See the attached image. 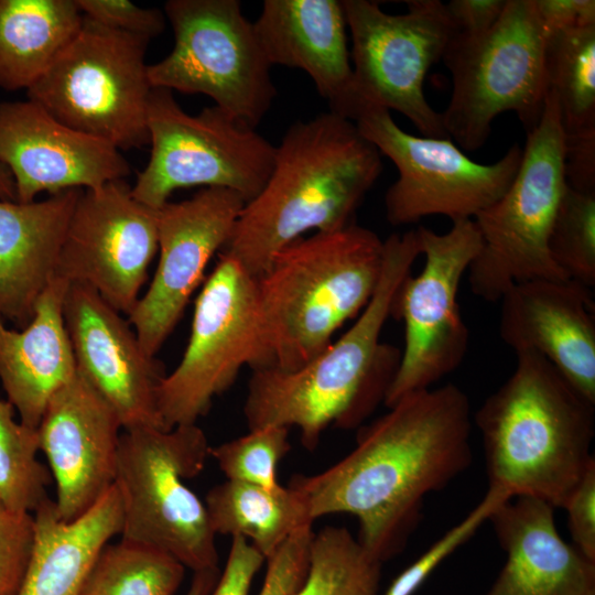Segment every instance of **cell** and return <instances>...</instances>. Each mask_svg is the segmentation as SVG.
I'll use <instances>...</instances> for the list:
<instances>
[{
	"mask_svg": "<svg viewBox=\"0 0 595 595\" xmlns=\"http://www.w3.org/2000/svg\"><path fill=\"white\" fill-rule=\"evenodd\" d=\"M388 409L360 428L349 454L290 483L305 497L313 520L355 516L357 539L380 562L403 550L425 496L472 463V408L456 385L405 394Z\"/></svg>",
	"mask_w": 595,
	"mask_h": 595,
	"instance_id": "cell-1",
	"label": "cell"
},
{
	"mask_svg": "<svg viewBox=\"0 0 595 595\" xmlns=\"http://www.w3.org/2000/svg\"><path fill=\"white\" fill-rule=\"evenodd\" d=\"M421 255L415 229L383 240L377 288L353 325L311 361L292 371L252 370L244 403L249 430L295 426L314 450L331 424L358 426L383 401L401 353L380 340L398 290Z\"/></svg>",
	"mask_w": 595,
	"mask_h": 595,
	"instance_id": "cell-2",
	"label": "cell"
},
{
	"mask_svg": "<svg viewBox=\"0 0 595 595\" xmlns=\"http://www.w3.org/2000/svg\"><path fill=\"white\" fill-rule=\"evenodd\" d=\"M382 171L381 154L354 121L331 111L288 128L262 190L242 207L221 249L258 278L305 232L353 216Z\"/></svg>",
	"mask_w": 595,
	"mask_h": 595,
	"instance_id": "cell-3",
	"label": "cell"
},
{
	"mask_svg": "<svg viewBox=\"0 0 595 595\" xmlns=\"http://www.w3.org/2000/svg\"><path fill=\"white\" fill-rule=\"evenodd\" d=\"M516 357L510 377L473 416L489 488L564 508L595 464V403L539 354Z\"/></svg>",
	"mask_w": 595,
	"mask_h": 595,
	"instance_id": "cell-4",
	"label": "cell"
},
{
	"mask_svg": "<svg viewBox=\"0 0 595 595\" xmlns=\"http://www.w3.org/2000/svg\"><path fill=\"white\" fill-rule=\"evenodd\" d=\"M383 262V240L355 224L301 237L257 278L262 328L272 366L296 370L370 301Z\"/></svg>",
	"mask_w": 595,
	"mask_h": 595,
	"instance_id": "cell-5",
	"label": "cell"
},
{
	"mask_svg": "<svg viewBox=\"0 0 595 595\" xmlns=\"http://www.w3.org/2000/svg\"><path fill=\"white\" fill-rule=\"evenodd\" d=\"M209 448L197 423L122 430L115 479L122 541L162 551L193 573L218 570L205 504L185 484L203 470Z\"/></svg>",
	"mask_w": 595,
	"mask_h": 595,
	"instance_id": "cell-6",
	"label": "cell"
},
{
	"mask_svg": "<svg viewBox=\"0 0 595 595\" xmlns=\"http://www.w3.org/2000/svg\"><path fill=\"white\" fill-rule=\"evenodd\" d=\"M565 133L559 105L548 90L543 113L527 131L518 171L502 196L474 223L482 247L467 273L472 292L498 302L513 284L569 280L551 258V228L566 190Z\"/></svg>",
	"mask_w": 595,
	"mask_h": 595,
	"instance_id": "cell-7",
	"label": "cell"
},
{
	"mask_svg": "<svg viewBox=\"0 0 595 595\" xmlns=\"http://www.w3.org/2000/svg\"><path fill=\"white\" fill-rule=\"evenodd\" d=\"M544 42L533 0H507L497 23L483 34L454 32L442 56L453 83L441 113L451 140L478 150L506 111L516 112L526 131L537 126L548 93Z\"/></svg>",
	"mask_w": 595,
	"mask_h": 595,
	"instance_id": "cell-8",
	"label": "cell"
},
{
	"mask_svg": "<svg viewBox=\"0 0 595 595\" xmlns=\"http://www.w3.org/2000/svg\"><path fill=\"white\" fill-rule=\"evenodd\" d=\"M148 43L84 17L74 39L26 90L28 99L119 150L148 144Z\"/></svg>",
	"mask_w": 595,
	"mask_h": 595,
	"instance_id": "cell-9",
	"label": "cell"
},
{
	"mask_svg": "<svg viewBox=\"0 0 595 595\" xmlns=\"http://www.w3.org/2000/svg\"><path fill=\"white\" fill-rule=\"evenodd\" d=\"M147 123L150 159L131 192L153 209L166 204L176 190L191 186L231 190L247 203L272 171L275 147L215 105L188 115L171 90L152 88Z\"/></svg>",
	"mask_w": 595,
	"mask_h": 595,
	"instance_id": "cell-10",
	"label": "cell"
},
{
	"mask_svg": "<svg viewBox=\"0 0 595 595\" xmlns=\"http://www.w3.org/2000/svg\"><path fill=\"white\" fill-rule=\"evenodd\" d=\"M272 366L258 300L257 278L220 251L196 298L187 346L158 389L166 430L196 424L213 399L226 391L242 367Z\"/></svg>",
	"mask_w": 595,
	"mask_h": 595,
	"instance_id": "cell-11",
	"label": "cell"
},
{
	"mask_svg": "<svg viewBox=\"0 0 595 595\" xmlns=\"http://www.w3.org/2000/svg\"><path fill=\"white\" fill-rule=\"evenodd\" d=\"M174 33L169 55L148 65L152 88L203 94L256 128L277 95L271 65L238 0H170Z\"/></svg>",
	"mask_w": 595,
	"mask_h": 595,
	"instance_id": "cell-12",
	"label": "cell"
},
{
	"mask_svg": "<svg viewBox=\"0 0 595 595\" xmlns=\"http://www.w3.org/2000/svg\"><path fill=\"white\" fill-rule=\"evenodd\" d=\"M353 50L351 99L347 119L378 106L405 116L423 137L448 138L442 117L424 96V79L455 29L439 0L407 1L408 12L390 14L377 2L343 0Z\"/></svg>",
	"mask_w": 595,
	"mask_h": 595,
	"instance_id": "cell-13",
	"label": "cell"
},
{
	"mask_svg": "<svg viewBox=\"0 0 595 595\" xmlns=\"http://www.w3.org/2000/svg\"><path fill=\"white\" fill-rule=\"evenodd\" d=\"M353 121L399 172L385 195L386 217L394 226L432 215L473 219L502 196L521 162L518 144L494 163L475 162L450 138L403 131L390 111L378 106L361 107Z\"/></svg>",
	"mask_w": 595,
	"mask_h": 595,
	"instance_id": "cell-14",
	"label": "cell"
},
{
	"mask_svg": "<svg viewBox=\"0 0 595 595\" xmlns=\"http://www.w3.org/2000/svg\"><path fill=\"white\" fill-rule=\"evenodd\" d=\"M424 266L400 285L391 315L404 325V347L383 403L430 389L464 360L469 332L457 295L463 277L482 247L473 219L452 221L444 234L418 227Z\"/></svg>",
	"mask_w": 595,
	"mask_h": 595,
	"instance_id": "cell-15",
	"label": "cell"
},
{
	"mask_svg": "<svg viewBox=\"0 0 595 595\" xmlns=\"http://www.w3.org/2000/svg\"><path fill=\"white\" fill-rule=\"evenodd\" d=\"M158 248V209L138 202L126 180L111 181L97 190H83L55 275L90 286L129 316Z\"/></svg>",
	"mask_w": 595,
	"mask_h": 595,
	"instance_id": "cell-16",
	"label": "cell"
},
{
	"mask_svg": "<svg viewBox=\"0 0 595 595\" xmlns=\"http://www.w3.org/2000/svg\"><path fill=\"white\" fill-rule=\"evenodd\" d=\"M245 204L231 190L205 187L158 209V267L128 316L148 355L155 356L173 332L209 260L226 246Z\"/></svg>",
	"mask_w": 595,
	"mask_h": 595,
	"instance_id": "cell-17",
	"label": "cell"
},
{
	"mask_svg": "<svg viewBox=\"0 0 595 595\" xmlns=\"http://www.w3.org/2000/svg\"><path fill=\"white\" fill-rule=\"evenodd\" d=\"M63 314L77 371L111 407L122 430H166L158 408L164 365L144 351L130 322L79 283H69Z\"/></svg>",
	"mask_w": 595,
	"mask_h": 595,
	"instance_id": "cell-18",
	"label": "cell"
},
{
	"mask_svg": "<svg viewBox=\"0 0 595 595\" xmlns=\"http://www.w3.org/2000/svg\"><path fill=\"white\" fill-rule=\"evenodd\" d=\"M0 162L20 203L43 192L97 190L131 173L119 149L67 127L30 99L0 104Z\"/></svg>",
	"mask_w": 595,
	"mask_h": 595,
	"instance_id": "cell-19",
	"label": "cell"
},
{
	"mask_svg": "<svg viewBox=\"0 0 595 595\" xmlns=\"http://www.w3.org/2000/svg\"><path fill=\"white\" fill-rule=\"evenodd\" d=\"M36 431L56 486V512L75 520L115 485L119 419L77 371L52 396Z\"/></svg>",
	"mask_w": 595,
	"mask_h": 595,
	"instance_id": "cell-20",
	"label": "cell"
},
{
	"mask_svg": "<svg viewBox=\"0 0 595 595\" xmlns=\"http://www.w3.org/2000/svg\"><path fill=\"white\" fill-rule=\"evenodd\" d=\"M500 302L499 335L515 354L545 358L595 403V303L591 289L572 280L513 284Z\"/></svg>",
	"mask_w": 595,
	"mask_h": 595,
	"instance_id": "cell-21",
	"label": "cell"
},
{
	"mask_svg": "<svg viewBox=\"0 0 595 595\" xmlns=\"http://www.w3.org/2000/svg\"><path fill=\"white\" fill-rule=\"evenodd\" d=\"M554 507L518 496L499 505L490 521L507 561L486 595H587L595 591V563L566 543Z\"/></svg>",
	"mask_w": 595,
	"mask_h": 595,
	"instance_id": "cell-22",
	"label": "cell"
},
{
	"mask_svg": "<svg viewBox=\"0 0 595 595\" xmlns=\"http://www.w3.org/2000/svg\"><path fill=\"white\" fill-rule=\"evenodd\" d=\"M253 26L271 66L304 71L329 111L347 119L353 67L342 1L264 0Z\"/></svg>",
	"mask_w": 595,
	"mask_h": 595,
	"instance_id": "cell-23",
	"label": "cell"
},
{
	"mask_svg": "<svg viewBox=\"0 0 595 595\" xmlns=\"http://www.w3.org/2000/svg\"><path fill=\"white\" fill-rule=\"evenodd\" d=\"M80 188L43 201L0 199V317L25 327L55 277L65 234Z\"/></svg>",
	"mask_w": 595,
	"mask_h": 595,
	"instance_id": "cell-24",
	"label": "cell"
},
{
	"mask_svg": "<svg viewBox=\"0 0 595 595\" xmlns=\"http://www.w3.org/2000/svg\"><path fill=\"white\" fill-rule=\"evenodd\" d=\"M69 283L55 275L22 331L0 317V381L20 421L37 429L52 396L77 372L63 306Z\"/></svg>",
	"mask_w": 595,
	"mask_h": 595,
	"instance_id": "cell-25",
	"label": "cell"
},
{
	"mask_svg": "<svg viewBox=\"0 0 595 595\" xmlns=\"http://www.w3.org/2000/svg\"><path fill=\"white\" fill-rule=\"evenodd\" d=\"M33 517L34 547L17 595H82L100 551L121 532L122 505L116 486L75 520H62L50 497Z\"/></svg>",
	"mask_w": 595,
	"mask_h": 595,
	"instance_id": "cell-26",
	"label": "cell"
},
{
	"mask_svg": "<svg viewBox=\"0 0 595 595\" xmlns=\"http://www.w3.org/2000/svg\"><path fill=\"white\" fill-rule=\"evenodd\" d=\"M75 0H0V88L29 89L79 31Z\"/></svg>",
	"mask_w": 595,
	"mask_h": 595,
	"instance_id": "cell-27",
	"label": "cell"
},
{
	"mask_svg": "<svg viewBox=\"0 0 595 595\" xmlns=\"http://www.w3.org/2000/svg\"><path fill=\"white\" fill-rule=\"evenodd\" d=\"M204 504L215 534L245 538L266 560L314 521L305 497L290 485L266 488L226 479L208 490Z\"/></svg>",
	"mask_w": 595,
	"mask_h": 595,
	"instance_id": "cell-28",
	"label": "cell"
},
{
	"mask_svg": "<svg viewBox=\"0 0 595 595\" xmlns=\"http://www.w3.org/2000/svg\"><path fill=\"white\" fill-rule=\"evenodd\" d=\"M544 71L565 137L595 133V25L547 36Z\"/></svg>",
	"mask_w": 595,
	"mask_h": 595,
	"instance_id": "cell-29",
	"label": "cell"
},
{
	"mask_svg": "<svg viewBox=\"0 0 595 595\" xmlns=\"http://www.w3.org/2000/svg\"><path fill=\"white\" fill-rule=\"evenodd\" d=\"M381 564L345 527L313 534L306 576L293 595H378Z\"/></svg>",
	"mask_w": 595,
	"mask_h": 595,
	"instance_id": "cell-30",
	"label": "cell"
},
{
	"mask_svg": "<svg viewBox=\"0 0 595 595\" xmlns=\"http://www.w3.org/2000/svg\"><path fill=\"white\" fill-rule=\"evenodd\" d=\"M184 572L171 555L120 540L100 551L82 595H174Z\"/></svg>",
	"mask_w": 595,
	"mask_h": 595,
	"instance_id": "cell-31",
	"label": "cell"
},
{
	"mask_svg": "<svg viewBox=\"0 0 595 595\" xmlns=\"http://www.w3.org/2000/svg\"><path fill=\"white\" fill-rule=\"evenodd\" d=\"M14 411L0 398V498L13 510L33 513L48 498L52 475L36 457V429L18 422Z\"/></svg>",
	"mask_w": 595,
	"mask_h": 595,
	"instance_id": "cell-32",
	"label": "cell"
},
{
	"mask_svg": "<svg viewBox=\"0 0 595 595\" xmlns=\"http://www.w3.org/2000/svg\"><path fill=\"white\" fill-rule=\"evenodd\" d=\"M549 251L569 280L587 289L595 286V193L566 186L551 228Z\"/></svg>",
	"mask_w": 595,
	"mask_h": 595,
	"instance_id": "cell-33",
	"label": "cell"
},
{
	"mask_svg": "<svg viewBox=\"0 0 595 595\" xmlns=\"http://www.w3.org/2000/svg\"><path fill=\"white\" fill-rule=\"evenodd\" d=\"M289 451L288 428L263 426L210 446L209 456L226 479L277 488V466Z\"/></svg>",
	"mask_w": 595,
	"mask_h": 595,
	"instance_id": "cell-34",
	"label": "cell"
},
{
	"mask_svg": "<svg viewBox=\"0 0 595 595\" xmlns=\"http://www.w3.org/2000/svg\"><path fill=\"white\" fill-rule=\"evenodd\" d=\"M509 498L511 497L504 491L488 488L478 505L399 574L385 595H412L432 571L454 550L467 541L488 520L493 511Z\"/></svg>",
	"mask_w": 595,
	"mask_h": 595,
	"instance_id": "cell-35",
	"label": "cell"
},
{
	"mask_svg": "<svg viewBox=\"0 0 595 595\" xmlns=\"http://www.w3.org/2000/svg\"><path fill=\"white\" fill-rule=\"evenodd\" d=\"M34 539L33 513L13 510L0 498V595H17Z\"/></svg>",
	"mask_w": 595,
	"mask_h": 595,
	"instance_id": "cell-36",
	"label": "cell"
},
{
	"mask_svg": "<svg viewBox=\"0 0 595 595\" xmlns=\"http://www.w3.org/2000/svg\"><path fill=\"white\" fill-rule=\"evenodd\" d=\"M313 534L312 526L296 531L266 560V576L258 595H293L296 592L306 576Z\"/></svg>",
	"mask_w": 595,
	"mask_h": 595,
	"instance_id": "cell-37",
	"label": "cell"
},
{
	"mask_svg": "<svg viewBox=\"0 0 595 595\" xmlns=\"http://www.w3.org/2000/svg\"><path fill=\"white\" fill-rule=\"evenodd\" d=\"M83 15L107 28L151 40L165 29V14L128 0H75Z\"/></svg>",
	"mask_w": 595,
	"mask_h": 595,
	"instance_id": "cell-38",
	"label": "cell"
},
{
	"mask_svg": "<svg viewBox=\"0 0 595 595\" xmlns=\"http://www.w3.org/2000/svg\"><path fill=\"white\" fill-rule=\"evenodd\" d=\"M564 509L574 547L588 561L595 563V464L574 489Z\"/></svg>",
	"mask_w": 595,
	"mask_h": 595,
	"instance_id": "cell-39",
	"label": "cell"
},
{
	"mask_svg": "<svg viewBox=\"0 0 595 595\" xmlns=\"http://www.w3.org/2000/svg\"><path fill=\"white\" fill-rule=\"evenodd\" d=\"M264 561L245 538L232 537L225 567L208 595H249L252 580Z\"/></svg>",
	"mask_w": 595,
	"mask_h": 595,
	"instance_id": "cell-40",
	"label": "cell"
},
{
	"mask_svg": "<svg viewBox=\"0 0 595 595\" xmlns=\"http://www.w3.org/2000/svg\"><path fill=\"white\" fill-rule=\"evenodd\" d=\"M544 37L595 25L594 0H533Z\"/></svg>",
	"mask_w": 595,
	"mask_h": 595,
	"instance_id": "cell-41",
	"label": "cell"
},
{
	"mask_svg": "<svg viewBox=\"0 0 595 595\" xmlns=\"http://www.w3.org/2000/svg\"><path fill=\"white\" fill-rule=\"evenodd\" d=\"M507 0H452L445 9L455 29L464 35H479L499 20Z\"/></svg>",
	"mask_w": 595,
	"mask_h": 595,
	"instance_id": "cell-42",
	"label": "cell"
},
{
	"mask_svg": "<svg viewBox=\"0 0 595 595\" xmlns=\"http://www.w3.org/2000/svg\"><path fill=\"white\" fill-rule=\"evenodd\" d=\"M564 172L567 186L595 193V133L565 137Z\"/></svg>",
	"mask_w": 595,
	"mask_h": 595,
	"instance_id": "cell-43",
	"label": "cell"
},
{
	"mask_svg": "<svg viewBox=\"0 0 595 595\" xmlns=\"http://www.w3.org/2000/svg\"><path fill=\"white\" fill-rule=\"evenodd\" d=\"M219 576V570L194 573L185 595H208Z\"/></svg>",
	"mask_w": 595,
	"mask_h": 595,
	"instance_id": "cell-44",
	"label": "cell"
},
{
	"mask_svg": "<svg viewBox=\"0 0 595 595\" xmlns=\"http://www.w3.org/2000/svg\"><path fill=\"white\" fill-rule=\"evenodd\" d=\"M0 199L18 202L14 181L9 170L0 162Z\"/></svg>",
	"mask_w": 595,
	"mask_h": 595,
	"instance_id": "cell-45",
	"label": "cell"
},
{
	"mask_svg": "<svg viewBox=\"0 0 595 595\" xmlns=\"http://www.w3.org/2000/svg\"><path fill=\"white\" fill-rule=\"evenodd\" d=\"M587 595H595V591L591 592V593H589V594H587Z\"/></svg>",
	"mask_w": 595,
	"mask_h": 595,
	"instance_id": "cell-46",
	"label": "cell"
}]
</instances>
